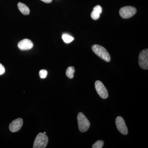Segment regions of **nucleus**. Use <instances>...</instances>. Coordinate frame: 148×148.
I'll use <instances>...</instances> for the list:
<instances>
[{
  "mask_svg": "<svg viewBox=\"0 0 148 148\" xmlns=\"http://www.w3.org/2000/svg\"><path fill=\"white\" fill-rule=\"evenodd\" d=\"M92 51L99 57L107 62H110L111 60L110 53L106 48L102 46L95 45L92 47Z\"/></svg>",
  "mask_w": 148,
  "mask_h": 148,
  "instance_id": "f257e3e1",
  "label": "nucleus"
},
{
  "mask_svg": "<svg viewBox=\"0 0 148 148\" xmlns=\"http://www.w3.org/2000/svg\"><path fill=\"white\" fill-rule=\"evenodd\" d=\"M77 119L80 131L81 132L87 131L90 127V123L84 114L82 112H79L78 114Z\"/></svg>",
  "mask_w": 148,
  "mask_h": 148,
  "instance_id": "f03ea898",
  "label": "nucleus"
},
{
  "mask_svg": "<svg viewBox=\"0 0 148 148\" xmlns=\"http://www.w3.org/2000/svg\"><path fill=\"white\" fill-rule=\"evenodd\" d=\"M48 143V138L47 136L43 133H39L35 139L33 148H45L47 146Z\"/></svg>",
  "mask_w": 148,
  "mask_h": 148,
  "instance_id": "7ed1b4c3",
  "label": "nucleus"
},
{
  "mask_svg": "<svg viewBox=\"0 0 148 148\" xmlns=\"http://www.w3.org/2000/svg\"><path fill=\"white\" fill-rule=\"evenodd\" d=\"M137 12V10L134 7H123L119 10L120 15L123 18H128L132 17Z\"/></svg>",
  "mask_w": 148,
  "mask_h": 148,
  "instance_id": "20e7f679",
  "label": "nucleus"
},
{
  "mask_svg": "<svg viewBox=\"0 0 148 148\" xmlns=\"http://www.w3.org/2000/svg\"><path fill=\"white\" fill-rule=\"evenodd\" d=\"M139 66L145 70L148 69V49H144L140 53L139 56Z\"/></svg>",
  "mask_w": 148,
  "mask_h": 148,
  "instance_id": "39448f33",
  "label": "nucleus"
},
{
  "mask_svg": "<svg viewBox=\"0 0 148 148\" xmlns=\"http://www.w3.org/2000/svg\"><path fill=\"white\" fill-rule=\"evenodd\" d=\"M95 89L100 97L103 99H106L108 97V92L103 83L97 80L95 84Z\"/></svg>",
  "mask_w": 148,
  "mask_h": 148,
  "instance_id": "423d86ee",
  "label": "nucleus"
},
{
  "mask_svg": "<svg viewBox=\"0 0 148 148\" xmlns=\"http://www.w3.org/2000/svg\"><path fill=\"white\" fill-rule=\"evenodd\" d=\"M116 125L119 131L121 134L124 135H127L128 133V130L124 120L121 116L117 117L116 119Z\"/></svg>",
  "mask_w": 148,
  "mask_h": 148,
  "instance_id": "0eeeda50",
  "label": "nucleus"
},
{
  "mask_svg": "<svg viewBox=\"0 0 148 148\" xmlns=\"http://www.w3.org/2000/svg\"><path fill=\"white\" fill-rule=\"evenodd\" d=\"M23 124V120L18 118L14 120L9 125V129L11 132H15L20 130Z\"/></svg>",
  "mask_w": 148,
  "mask_h": 148,
  "instance_id": "6e6552de",
  "label": "nucleus"
},
{
  "mask_svg": "<svg viewBox=\"0 0 148 148\" xmlns=\"http://www.w3.org/2000/svg\"><path fill=\"white\" fill-rule=\"evenodd\" d=\"M34 46L33 42L31 40L25 39L18 42V47L21 50H28L31 49Z\"/></svg>",
  "mask_w": 148,
  "mask_h": 148,
  "instance_id": "1a4fd4ad",
  "label": "nucleus"
},
{
  "mask_svg": "<svg viewBox=\"0 0 148 148\" xmlns=\"http://www.w3.org/2000/svg\"><path fill=\"white\" fill-rule=\"evenodd\" d=\"M18 7L20 11L24 15H28L30 13V10L29 8L25 4L20 2L18 3Z\"/></svg>",
  "mask_w": 148,
  "mask_h": 148,
  "instance_id": "9d476101",
  "label": "nucleus"
},
{
  "mask_svg": "<svg viewBox=\"0 0 148 148\" xmlns=\"http://www.w3.org/2000/svg\"><path fill=\"white\" fill-rule=\"evenodd\" d=\"M75 72V68L73 66L69 67L67 69L66 71V75L69 78L72 79L73 78L74 73Z\"/></svg>",
  "mask_w": 148,
  "mask_h": 148,
  "instance_id": "9b49d317",
  "label": "nucleus"
},
{
  "mask_svg": "<svg viewBox=\"0 0 148 148\" xmlns=\"http://www.w3.org/2000/svg\"><path fill=\"white\" fill-rule=\"evenodd\" d=\"M62 39L64 42L67 44L72 42L74 40V38L71 36L66 34H64L62 36Z\"/></svg>",
  "mask_w": 148,
  "mask_h": 148,
  "instance_id": "f8f14e48",
  "label": "nucleus"
},
{
  "mask_svg": "<svg viewBox=\"0 0 148 148\" xmlns=\"http://www.w3.org/2000/svg\"><path fill=\"white\" fill-rule=\"evenodd\" d=\"M104 145V142L102 140H98L95 142L92 146V148H101Z\"/></svg>",
  "mask_w": 148,
  "mask_h": 148,
  "instance_id": "ddd939ff",
  "label": "nucleus"
},
{
  "mask_svg": "<svg viewBox=\"0 0 148 148\" xmlns=\"http://www.w3.org/2000/svg\"><path fill=\"white\" fill-rule=\"evenodd\" d=\"M100 14L98 13L97 12L92 10L91 13V17L94 20H97L100 18Z\"/></svg>",
  "mask_w": 148,
  "mask_h": 148,
  "instance_id": "4468645a",
  "label": "nucleus"
},
{
  "mask_svg": "<svg viewBox=\"0 0 148 148\" xmlns=\"http://www.w3.org/2000/svg\"><path fill=\"white\" fill-rule=\"evenodd\" d=\"M40 77L42 79H45L47 75V72L46 70H42L39 72Z\"/></svg>",
  "mask_w": 148,
  "mask_h": 148,
  "instance_id": "2eb2a0df",
  "label": "nucleus"
},
{
  "mask_svg": "<svg viewBox=\"0 0 148 148\" xmlns=\"http://www.w3.org/2000/svg\"><path fill=\"white\" fill-rule=\"evenodd\" d=\"M93 10L97 12L98 13L101 14L102 12L103 9H102V7L101 6L98 5L95 6V7H94V8H93Z\"/></svg>",
  "mask_w": 148,
  "mask_h": 148,
  "instance_id": "dca6fc26",
  "label": "nucleus"
},
{
  "mask_svg": "<svg viewBox=\"0 0 148 148\" xmlns=\"http://www.w3.org/2000/svg\"><path fill=\"white\" fill-rule=\"evenodd\" d=\"M5 72V69L2 64H0V75H2Z\"/></svg>",
  "mask_w": 148,
  "mask_h": 148,
  "instance_id": "f3484780",
  "label": "nucleus"
},
{
  "mask_svg": "<svg viewBox=\"0 0 148 148\" xmlns=\"http://www.w3.org/2000/svg\"><path fill=\"white\" fill-rule=\"evenodd\" d=\"M41 1H42L46 3H50L51 2L52 0H41Z\"/></svg>",
  "mask_w": 148,
  "mask_h": 148,
  "instance_id": "a211bd4d",
  "label": "nucleus"
},
{
  "mask_svg": "<svg viewBox=\"0 0 148 148\" xmlns=\"http://www.w3.org/2000/svg\"><path fill=\"white\" fill-rule=\"evenodd\" d=\"M44 134H46V132H44Z\"/></svg>",
  "mask_w": 148,
  "mask_h": 148,
  "instance_id": "6ab92c4d",
  "label": "nucleus"
}]
</instances>
